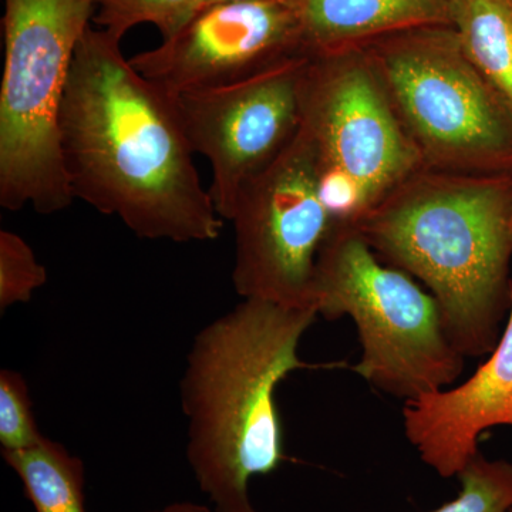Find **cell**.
Masks as SVG:
<instances>
[{
	"label": "cell",
	"instance_id": "cell-1",
	"mask_svg": "<svg viewBox=\"0 0 512 512\" xmlns=\"http://www.w3.org/2000/svg\"><path fill=\"white\" fill-rule=\"evenodd\" d=\"M60 148L74 200L120 218L143 239L220 237L174 97L123 55L120 37L90 26L60 109Z\"/></svg>",
	"mask_w": 512,
	"mask_h": 512
},
{
	"label": "cell",
	"instance_id": "cell-2",
	"mask_svg": "<svg viewBox=\"0 0 512 512\" xmlns=\"http://www.w3.org/2000/svg\"><path fill=\"white\" fill-rule=\"evenodd\" d=\"M318 312L244 299L195 336L181 380L187 460L217 512H259L249 481L285 460L276 386L311 369L299 343Z\"/></svg>",
	"mask_w": 512,
	"mask_h": 512
},
{
	"label": "cell",
	"instance_id": "cell-3",
	"mask_svg": "<svg viewBox=\"0 0 512 512\" xmlns=\"http://www.w3.org/2000/svg\"><path fill=\"white\" fill-rule=\"evenodd\" d=\"M353 227L430 289L461 355L493 352L511 308L512 177L421 168Z\"/></svg>",
	"mask_w": 512,
	"mask_h": 512
},
{
	"label": "cell",
	"instance_id": "cell-4",
	"mask_svg": "<svg viewBox=\"0 0 512 512\" xmlns=\"http://www.w3.org/2000/svg\"><path fill=\"white\" fill-rule=\"evenodd\" d=\"M312 303L326 320L353 319L362 345L353 369L380 392L407 402L463 373L466 357L448 339L439 302L384 264L353 225H335L320 248Z\"/></svg>",
	"mask_w": 512,
	"mask_h": 512
},
{
	"label": "cell",
	"instance_id": "cell-5",
	"mask_svg": "<svg viewBox=\"0 0 512 512\" xmlns=\"http://www.w3.org/2000/svg\"><path fill=\"white\" fill-rule=\"evenodd\" d=\"M96 0H5L0 87V205L37 214L74 201L60 148V109Z\"/></svg>",
	"mask_w": 512,
	"mask_h": 512
},
{
	"label": "cell",
	"instance_id": "cell-6",
	"mask_svg": "<svg viewBox=\"0 0 512 512\" xmlns=\"http://www.w3.org/2000/svg\"><path fill=\"white\" fill-rule=\"evenodd\" d=\"M421 167L512 177V106L471 63L451 26H429L365 46Z\"/></svg>",
	"mask_w": 512,
	"mask_h": 512
},
{
	"label": "cell",
	"instance_id": "cell-7",
	"mask_svg": "<svg viewBox=\"0 0 512 512\" xmlns=\"http://www.w3.org/2000/svg\"><path fill=\"white\" fill-rule=\"evenodd\" d=\"M301 130L336 225H355L423 168L365 47L311 55Z\"/></svg>",
	"mask_w": 512,
	"mask_h": 512
},
{
	"label": "cell",
	"instance_id": "cell-8",
	"mask_svg": "<svg viewBox=\"0 0 512 512\" xmlns=\"http://www.w3.org/2000/svg\"><path fill=\"white\" fill-rule=\"evenodd\" d=\"M229 221L235 231L232 284L238 295L313 308L316 261L336 224L322 200L318 163L302 130L245 185Z\"/></svg>",
	"mask_w": 512,
	"mask_h": 512
},
{
	"label": "cell",
	"instance_id": "cell-9",
	"mask_svg": "<svg viewBox=\"0 0 512 512\" xmlns=\"http://www.w3.org/2000/svg\"><path fill=\"white\" fill-rule=\"evenodd\" d=\"M309 60L303 53L241 82L173 96L192 150L211 165L210 194L222 220L298 136Z\"/></svg>",
	"mask_w": 512,
	"mask_h": 512
},
{
	"label": "cell",
	"instance_id": "cell-10",
	"mask_svg": "<svg viewBox=\"0 0 512 512\" xmlns=\"http://www.w3.org/2000/svg\"><path fill=\"white\" fill-rule=\"evenodd\" d=\"M303 53L308 52L299 6L252 0L205 6L161 45L130 62L150 82L177 96L241 82Z\"/></svg>",
	"mask_w": 512,
	"mask_h": 512
},
{
	"label": "cell",
	"instance_id": "cell-11",
	"mask_svg": "<svg viewBox=\"0 0 512 512\" xmlns=\"http://www.w3.org/2000/svg\"><path fill=\"white\" fill-rule=\"evenodd\" d=\"M403 423L421 460L443 478L464 470L485 430L512 427V289L507 323L487 362L460 386L407 400Z\"/></svg>",
	"mask_w": 512,
	"mask_h": 512
},
{
	"label": "cell",
	"instance_id": "cell-12",
	"mask_svg": "<svg viewBox=\"0 0 512 512\" xmlns=\"http://www.w3.org/2000/svg\"><path fill=\"white\" fill-rule=\"evenodd\" d=\"M309 55L365 47L406 30L450 26L448 0H301Z\"/></svg>",
	"mask_w": 512,
	"mask_h": 512
},
{
	"label": "cell",
	"instance_id": "cell-13",
	"mask_svg": "<svg viewBox=\"0 0 512 512\" xmlns=\"http://www.w3.org/2000/svg\"><path fill=\"white\" fill-rule=\"evenodd\" d=\"M448 18L468 59L512 106V0H448Z\"/></svg>",
	"mask_w": 512,
	"mask_h": 512
},
{
	"label": "cell",
	"instance_id": "cell-14",
	"mask_svg": "<svg viewBox=\"0 0 512 512\" xmlns=\"http://www.w3.org/2000/svg\"><path fill=\"white\" fill-rule=\"evenodd\" d=\"M2 456L22 480L36 512H87L86 468L63 444L45 437L36 446L2 451Z\"/></svg>",
	"mask_w": 512,
	"mask_h": 512
},
{
	"label": "cell",
	"instance_id": "cell-15",
	"mask_svg": "<svg viewBox=\"0 0 512 512\" xmlns=\"http://www.w3.org/2000/svg\"><path fill=\"white\" fill-rule=\"evenodd\" d=\"M456 500L431 512H511L512 463L488 460L478 451L458 474Z\"/></svg>",
	"mask_w": 512,
	"mask_h": 512
},
{
	"label": "cell",
	"instance_id": "cell-16",
	"mask_svg": "<svg viewBox=\"0 0 512 512\" xmlns=\"http://www.w3.org/2000/svg\"><path fill=\"white\" fill-rule=\"evenodd\" d=\"M192 3L194 0H96L94 22L120 39L138 25H153L165 39L183 25Z\"/></svg>",
	"mask_w": 512,
	"mask_h": 512
},
{
	"label": "cell",
	"instance_id": "cell-17",
	"mask_svg": "<svg viewBox=\"0 0 512 512\" xmlns=\"http://www.w3.org/2000/svg\"><path fill=\"white\" fill-rule=\"evenodd\" d=\"M47 281L45 266L36 259L28 242L12 231H0V309L32 299Z\"/></svg>",
	"mask_w": 512,
	"mask_h": 512
},
{
	"label": "cell",
	"instance_id": "cell-18",
	"mask_svg": "<svg viewBox=\"0 0 512 512\" xmlns=\"http://www.w3.org/2000/svg\"><path fill=\"white\" fill-rule=\"evenodd\" d=\"M45 439L37 427L25 377L15 370L0 372V446L2 451L25 450Z\"/></svg>",
	"mask_w": 512,
	"mask_h": 512
},
{
	"label": "cell",
	"instance_id": "cell-19",
	"mask_svg": "<svg viewBox=\"0 0 512 512\" xmlns=\"http://www.w3.org/2000/svg\"><path fill=\"white\" fill-rule=\"evenodd\" d=\"M148 512H217L212 511L207 505L192 503V501H180V503H173L161 510L148 511Z\"/></svg>",
	"mask_w": 512,
	"mask_h": 512
},
{
	"label": "cell",
	"instance_id": "cell-20",
	"mask_svg": "<svg viewBox=\"0 0 512 512\" xmlns=\"http://www.w3.org/2000/svg\"><path fill=\"white\" fill-rule=\"evenodd\" d=\"M225 2H252V0H194V3H192L190 10H188L187 18H185V22H187L188 19L191 18L192 15H194L195 12H198V10L205 8V6L215 5V3H225ZM282 2H288L292 3V5L299 6V3H301V0H282ZM184 22V23H185ZM183 23V25H184ZM181 25V26H183ZM180 26V28H181ZM178 28V29H180Z\"/></svg>",
	"mask_w": 512,
	"mask_h": 512
},
{
	"label": "cell",
	"instance_id": "cell-21",
	"mask_svg": "<svg viewBox=\"0 0 512 512\" xmlns=\"http://www.w3.org/2000/svg\"><path fill=\"white\" fill-rule=\"evenodd\" d=\"M512 512V511H511Z\"/></svg>",
	"mask_w": 512,
	"mask_h": 512
}]
</instances>
